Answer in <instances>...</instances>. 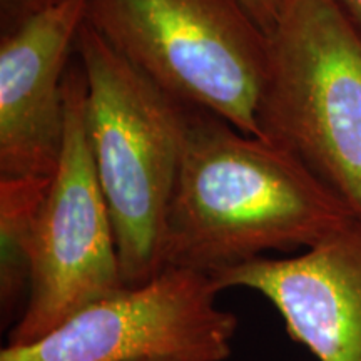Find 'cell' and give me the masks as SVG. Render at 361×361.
<instances>
[{"instance_id": "cell-1", "label": "cell", "mask_w": 361, "mask_h": 361, "mask_svg": "<svg viewBox=\"0 0 361 361\" xmlns=\"http://www.w3.org/2000/svg\"><path fill=\"white\" fill-rule=\"evenodd\" d=\"M353 223L348 206L286 149L189 107L162 269L214 276L268 251L306 250Z\"/></svg>"}, {"instance_id": "cell-2", "label": "cell", "mask_w": 361, "mask_h": 361, "mask_svg": "<svg viewBox=\"0 0 361 361\" xmlns=\"http://www.w3.org/2000/svg\"><path fill=\"white\" fill-rule=\"evenodd\" d=\"M85 128L128 288L162 271L161 241L189 107L147 79L87 22L78 39Z\"/></svg>"}, {"instance_id": "cell-3", "label": "cell", "mask_w": 361, "mask_h": 361, "mask_svg": "<svg viewBox=\"0 0 361 361\" xmlns=\"http://www.w3.org/2000/svg\"><path fill=\"white\" fill-rule=\"evenodd\" d=\"M259 137L291 152L361 224V30L336 0H281Z\"/></svg>"}, {"instance_id": "cell-4", "label": "cell", "mask_w": 361, "mask_h": 361, "mask_svg": "<svg viewBox=\"0 0 361 361\" xmlns=\"http://www.w3.org/2000/svg\"><path fill=\"white\" fill-rule=\"evenodd\" d=\"M85 22L169 96L259 137L268 35L241 0H87Z\"/></svg>"}, {"instance_id": "cell-5", "label": "cell", "mask_w": 361, "mask_h": 361, "mask_svg": "<svg viewBox=\"0 0 361 361\" xmlns=\"http://www.w3.org/2000/svg\"><path fill=\"white\" fill-rule=\"evenodd\" d=\"M126 288L85 128V75L79 62L66 75L64 151L40 207L29 293L7 346L30 345Z\"/></svg>"}, {"instance_id": "cell-6", "label": "cell", "mask_w": 361, "mask_h": 361, "mask_svg": "<svg viewBox=\"0 0 361 361\" xmlns=\"http://www.w3.org/2000/svg\"><path fill=\"white\" fill-rule=\"evenodd\" d=\"M209 274L164 268L141 286L80 310L0 361H226L238 316L221 310Z\"/></svg>"}, {"instance_id": "cell-7", "label": "cell", "mask_w": 361, "mask_h": 361, "mask_svg": "<svg viewBox=\"0 0 361 361\" xmlns=\"http://www.w3.org/2000/svg\"><path fill=\"white\" fill-rule=\"evenodd\" d=\"M87 0L2 13L0 179H52L66 139V75Z\"/></svg>"}, {"instance_id": "cell-8", "label": "cell", "mask_w": 361, "mask_h": 361, "mask_svg": "<svg viewBox=\"0 0 361 361\" xmlns=\"http://www.w3.org/2000/svg\"><path fill=\"white\" fill-rule=\"evenodd\" d=\"M221 291L264 296L293 341L318 361H361V224L353 223L298 256H261L211 276Z\"/></svg>"}, {"instance_id": "cell-9", "label": "cell", "mask_w": 361, "mask_h": 361, "mask_svg": "<svg viewBox=\"0 0 361 361\" xmlns=\"http://www.w3.org/2000/svg\"><path fill=\"white\" fill-rule=\"evenodd\" d=\"M52 179H0V314L16 324L24 310L40 207Z\"/></svg>"}, {"instance_id": "cell-10", "label": "cell", "mask_w": 361, "mask_h": 361, "mask_svg": "<svg viewBox=\"0 0 361 361\" xmlns=\"http://www.w3.org/2000/svg\"><path fill=\"white\" fill-rule=\"evenodd\" d=\"M241 4L255 17V20L263 27L264 32L268 34L278 17L281 0H241Z\"/></svg>"}, {"instance_id": "cell-11", "label": "cell", "mask_w": 361, "mask_h": 361, "mask_svg": "<svg viewBox=\"0 0 361 361\" xmlns=\"http://www.w3.org/2000/svg\"><path fill=\"white\" fill-rule=\"evenodd\" d=\"M346 16L353 20V24L361 30V0H336Z\"/></svg>"}, {"instance_id": "cell-12", "label": "cell", "mask_w": 361, "mask_h": 361, "mask_svg": "<svg viewBox=\"0 0 361 361\" xmlns=\"http://www.w3.org/2000/svg\"><path fill=\"white\" fill-rule=\"evenodd\" d=\"M34 2H37V0H2V13L19 11V8L30 6Z\"/></svg>"}]
</instances>
